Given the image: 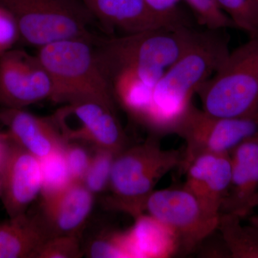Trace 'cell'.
I'll return each mask as SVG.
<instances>
[{
    "mask_svg": "<svg viewBox=\"0 0 258 258\" xmlns=\"http://www.w3.org/2000/svg\"><path fill=\"white\" fill-rule=\"evenodd\" d=\"M97 24L107 33H139L160 28L189 25L159 16L145 0H83Z\"/></svg>",
    "mask_w": 258,
    "mask_h": 258,
    "instance_id": "13",
    "label": "cell"
},
{
    "mask_svg": "<svg viewBox=\"0 0 258 258\" xmlns=\"http://www.w3.org/2000/svg\"><path fill=\"white\" fill-rule=\"evenodd\" d=\"M258 132L257 113L248 118H222L191 105L173 134L184 141L181 173L197 157L229 154L243 139Z\"/></svg>",
    "mask_w": 258,
    "mask_h": 258,
    "instance_id": "7",
    "label": "cell"
},
{
    "mask_svg": "<svg viewBox=\"0 0 258 258\" xmlns=\"http://www.w3.org/2000/svg\"><path fill=\"white\" fill-rule=\"evenodd\" d=\"M258 207V191L256 192L255 195L252 197L250 201L247 204V207H246L245 210H244V217H248L249 214L254 210V208H257Z\"/></svg>",
    "mask_w": 258,
    "mask_h": 258,
    "instance_id": "31",
    "label": "cell"
},
{
    "mask_svg": "<svg viewBox=\"0 0 258 258\" xmlns=\"http://www.w3.org/2000/svg\"><path fill=\"white\" fill-rule=\"evenodd\" d=\"M183 187L197 199L205 211L219 217L232 177L229 154H207L194 159L185 169Z\"/></svg>",
    "mask_w": 258,
    "mask_h": 258,
    "instance_id": "12",
    "label": "cell"
},
{
    "mask_svg": "<svg viewBox=\"0 0 258 258\" xmlns=\"http://www.w3.org/2000/svg\"><path fill=\"white\" fill-rule=\"evenodd\" d=\"M224 30L203 31L192 46L168 68L153 89L142 124L151 134H173L199 88L208 81L226 58L229 39Z\"/></svg>",
    "mask_w": 258,
    "mask_h": 258,
    "instance_id": "1",
    "label": "cell"
},
{
    "mask_svg": "<svg viewBox=\"0 0 258 258\" xmlns=\"http://www.w3.org/2000/svg\"><path fill=\"white\" fill-rule=\"evenodd\" d=\"M94 197L82 182L73 181L60 191L42 198L40 215L51 237L79 236L92 212Z\"/></svg>",
    "mask_w": 258,
    "mask_h": 258,
    "instance_id": "14",
    "label": "cell"
},
{
    "mask_svg": "<svg viewBox=\"0 0 258 258\" xmlns=\"http://www.w3.org/2000/svg\"><path fill=\"white\" fill-rule=\"evenodd\" d=\"M85 252L91 258H132L126 231H103L90 241Z\"/></svg>",
    "mask_w": 258,
    "mask_h": 258,
    "instance_id": "21",
    "label": "cell"
},
{
    "mask_svg": "<svg viewBox=\"0 0 258 258\" xmlns=\"http://www.w3.org/2000/svg\"><path fill=\"white\" fill-rule=\"evenodd\" d=\"M248 222L249 224H251V225H253L258 227V215H249Z\"/></svg>",
    "mask_w": 258,
    "mask_h": 258,
    "instance_id": "32",
    "label": "cell"
},
{
    "mask_svg": "<svg viewBox=\"0 0 258 258\" xmlns=\"http://www.w3.org/2000/svg\"><path fill=\"white\" fill-rule=\"evenodd\" d=\"M36 55L50 76L52 101L63 105L97 102L115 107L111 81L98 60L93 42L60 40L40 47Z\"/></svg>",
    "mask_w": 258,
    "mask_h": 258,
    "instance_id": "2",
    "label": "cell"
},
{
    "mask_svg": "<svg viewBox=\"0 0 258 258\" xmlns=\"http://www.w3.org/2000/svg\"><path fill=\"white\" fill-rule=\"evenodd\" d=\"M41 162L42 186V198L57 192L72 182L66 165L62 149L51 154Z\"/></svg>",
    "mask_w": 258,
    "mask_h": 258,
    "instance_id": "24",
    "label": "cell"
},
{
    "mask_svg": "<svg viewBox=\"0 0 258 258\" xmlns=\"http://www.w3.org/2000/svg\"><path fill=\"white\" fill-rule=\"evenodd\" d=\"M167 227L176 236L179 252L188 254L217 230L219 217L205 211L184 187L154 190L147 199L143 214Z\"/></svg>",
    "mask_w": 258,
    "mask_h": 258,
    "instance_id": "8",
    "label": "cell"
},
{
    "mask_svg": "<svg viewBox=\"0 0 258 258\" xmlns=\"http://www.w3.org/2000/svg\"><path fill=\"white\" fill-rule=\"evenodd\" d=\"M162 69L137 70L125 68L109 76L115 101L132 118L142 123L153 89L162 77Z\"/></svg>",
    "mask_w": 258,
    "mask_h": 258,
    "instance_id": "16",
    "label": "cell"
},
{
    "mask_svg": "<svg viewBox=\"0 0 258 258\" xmlns=\"http://www.w3.org/2000/svg\"><path fill=\"white\" fill-rule=\"evenodd\" d=\"M235 25L250 36L258 35V0H215Z\"/></svg>",
    "mask_w": 258,
    "mask_h": 258,
    "instance_id": "22",
    "label": "cell"
},
{
    "mask_svg": "<svg viewBox=\"0 0 258 258\" xmlns=\"http://www.w3.org/2000/svg\"><path fill=\"white\" fill-rule=\"evenodd\" d=\"M51 235L40 215L28 212L0 223V258H36Z\"/></svg>",
    "mask_w": 258,
    "mask_h": 258,
    "instance_id": "17",
    "label": "cell"
},
{
    "mask_svg": "<svg viewBox=\"0 0 258 258\" xmlns=\"http://www.w3.org/2000/svg\"><path fill=\"white\" fill-rule=\"evenodd\" d=\"M257 191L258 161L248 166H232L230 189L220 213L235 214L243 218L247 204Z\"/></svg>",
    "mask_w": 258,
    "mask_h": 258,
    "instance_id": "20",
    "label": "cell"
},
{
    "mask_svg": "<svg viewBox=\"0 0 258 258\" xmlns=\"http://www.w3.org/2000/svg\"><path fill=\"white\" fill-rule=\"evenodd\" d=\"M20 40V31L13 15L0 6V55L13 49Z\"/></svg>",
    "mask_w": 258,
    "mask_h": 258,
    "instance_id": "28",
    "label": "cell"
},
{
    "mask_svg": "<svg viewBox=\"0 0 258 258\" xmlns=\"http://www.w3.org/2000/svg\"><path fill=\"white\" fill-rule=\"evenodd\" d=\"M202 32L189 25L101 37L94 44L107 76L125 68L166 70L198 40Z\"/></svg>",
    "mask_w": 258,
    "mask_h": 258,
    "instance_id": "5",
    "label": "cell"
},
{
    "mask_svg": "<svg viewBox=\"0 0 258 258\" xmlns=\"http://www.w3.org/2000/svg\"><path fill=\"white\" fill-rule=\"evenodd\" d=\"M241 219L235 214L221 212L217 230L231 258H258V227L242 225Z\"/></svg>",
    "mask_w": 258,
    "mask_h": 258,
    "instance_id": "19",
    "label": "cell"
},
{
    "mask_svg": "<svg viewBox=\"0 0 258 258\" xmlns=\"http://www.w3.org/2000/svg\"><path fill=\"white\" fill-rule=\"evenodd\" d=\"M193 10L200 25L208 30H225L235 28L232 23L219 8L215 0H184Z\"/></svg>",
    "mask_w": 258,
    "mask_h": 258,
    "instance_id": "25",
    "label": "cell"
},
{
    "mask_svg": "<svg viewBox=\"0 0 258 258\" xmlns=\"http://www.w3.org/2000/svg\"><path fill=\"white\" fill-rule=\"evenodd\" d=\"M8 142H9V137L6 133H0V164L3 161V158L6 152L7 148H8Z\"/></svg>",
    "mask_w": 258,
    "mask_h": 258,
    "instance_id": "30",
    "label": "cell"
},
{
    "mask_svg": "<svg viewBox=\"0 0 258 258\" xmlns=\"http://www.w3.org/2000/svg\"><path fill=\"white\" fill-rule=\"evenodd\" d=\"M126 230L132 258L168 257L179 253L176 236L167 227L147 214L134 217Z\"/></svg>",
    "mask_w": 258,
    "mask_h": 258,
    "instance_id": "18",
    "label": "cell"
},
{
    "mask_svg": "<svg viewBox=\"0 0 258 258\" xmlns=\"http://www.w3.org/2000/svg\"><path fill=\"white\" fill-rule=\"evenodd\" d=\"M83 252L79 236H52L42 244L36 258H79Z\"/></svg>",
    "mask_w": 258,
    "mask_h": 258,
    "instance_id": "26",
    "label": "cell"
},
{
    "mask_svg": "<svg viewBox=\"0 0 258 258\" xmlns=\"http://www.w3.org/2000/svg\"><path fill=\"white\" fill-rule=\"evenodd\" d=\"M203 109L222 118H248L258 113V35L228 55L197 92Z\"/></svg>",
    "mask_w": 258,
    "mask_h": 258,
    "instance_id": "4",
    "label": "cell"
},
{
    "mask_svg": "<svg viewBox=\"0 0 258 258\" xmlns=\"http://www.w3.org/2000/svg\"><path fill=\"white\" fill-rule=\"evenodd\" d=\"M116 154L103 149H96L83 184L93 195L104 191L109 186L112 166Z\"/></svg>",
    "mask_w": 258,
    "mask_h": 258,
    "instance_id": "23",
    "label": "cell"
},
{
    "mask_svg": "<svg viewBox=\"0 0 258 258\" xmlns=\"http://www.w3.org/2000/svg\"><path fill=\"white\" fill-rule=\"evenodd\" d=\"M50 118L66 142L91 144L116 154L127 147L115 107L97 102L70 103Z\"/></svg>",
    "mask_w": 258,
    "mask_h": 258,
    "instance_id": "9",
    "label": "cell"
},
{
    "mask_svg": "<svg viewBox=\"0 0 258 258\" xmlns=\"http://www.w3.org/2000/svg\"><path fill=\"white\" fill-rule=\"evenodd\" d=\"M257 115H258V113H257Z\"/></svg>",
    "mask_w": 258,
    "mask_h": 258,
    "instance_id": "33",
    "label": "cell"
},
{
    "mask_svg": "<svg viewBox=\"0 0 258 258\" xmlns=\"http://www.w3.org/2000/svg\"><path fill=\"white\" fill-rule=\"evenodd\" d=\"M50 76L37 55L11 49L0 55V105L24 108L50 99Z\"/></svg>",
    "mask_w": 258,
    "mask_h": 258,
    "instance_id": "10",
    "label": "cell"
},
{
    "mask_svg": "<svg viewBox=\"0 0 258 258\" xmlns=\"http://www.w3.org/2000/svg\"><path fill=\"white\" fill-rule=\"evenodd\" d=\"M62 154L72 181L83 183L92 155L81 143L75 142H66L62 147Z\"/></svg>",
    "mask_w": 258,
    "mask_h": 258,
    "instance_id": "27",
    "label": "cell"
},
{
    "mask_svg": "<svg viewBox=\"0 0 258 258\" xmlns=\"http://www.w3.org/2000/svg\"><path fill=\"white\" fill-rule=\"evenodd\" d=\"M42 186L40 159L9 138L0 164V198L10 218L28 212Z\"/></svg>",
    "mask_w": 258,
    "mask_h": 258,
    "instance_id": "11",
    "label": "cell"
},
{
    "mask_svg": "<svg viewBox=\"0 0 258 258\" xmlns=\"http://www.w3.org/2000/svg\"><path fill=\"white\" fill-rule=\"evenodd\" d=\"M145 2L149 9L156 15L186 24L179 13V5L181 0H145Z\"/></svg>",
    "mask_w": 258,
    "mask_h": 258,
    "instance_id": "29",
    "label": "cell"
},
{
    "mask_svg": "<svg viewBox=\"0 0 258 258\" xmlns=\"http://www.w3.org/2000/svg\"><path fill=\"white\" fill-rule=\"evenodd\" d=\"M0 6L14 17L20 40L37 48L71 39L95 43L99 37L91 31L97 23L83 0H0Z\"/></svg>",
    "mask_w": 258,
    "mask_h": 258,
    "instance_id": "6",
    "label": "cell"
},
{
    "mask_svg": "<svg viewBox=\"0 0 258 258\" xmlns=\"http://www.w3.org/2000/svg\"><path fill=\"white\" fill-rule=\"evenodd\" d=\"M0 120L10 139L40 160L60 151L66 142L51 118L37 116L23 108H2Z\"/></svg>",
    "mask_w": 258,
    "mask_h": 258,
    "instance_id": "15",
    "label": "cell"
},
{
    "mask_svg": "<svg viewBox=\"0 0 258 258\" xmlns=\"http://www.w3.org/2000/svg\"><path fill=\"white\" fill-rule=\"evenodd\" d=\"M161 137L150 134L138 145L126 147L115 155L112 166L107 207L136 217L143 214L148 197L156 185L173 169H179L183 152L165 150Z\"/></svg>",
    "mask_w": 258,
    "mask_h": 258,
    "instance_id": "3",
    "label": "cell"
}]
</instances>
